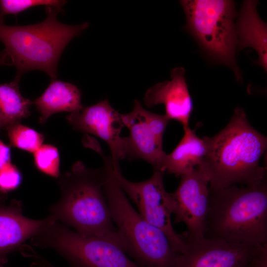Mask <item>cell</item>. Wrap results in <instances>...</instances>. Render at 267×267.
Returning <instances> with one entry per match:
<instances>
[{
	"label": "cell",
	"instance_id": "6",
	"mask_svg": "<svg viewBox=\"0 0 267 267\" xmlns=\"http://www.w3.org/2000/svg\"><path fill=\"white\" fill-rule=\"evenodd\" d=\"M180 2L187 29L202 49L214 60L229 67L236 80L241 81V72L235 59L237 38L234 1L184 0Z\"/></svg>",
	"mask_w": 267,
	"mask_h": 267
},
{
	"label": "cell",
	"instance_id": "23",
	"mask_svg": "<svg viewBox=\"0 0 267 267\" xmlns=\"http://www.w3.org/2000/svg\"><path fill=\"white\" fill-rule=\"evenodd\" d=\"M144 115L158 141L163 144V137L166 128L171 120L165 115H159L144 109Z\"/></svg>",
	"mask_w": 267,
	"mask_h": 267
},
{
	"label": "cell",
	"instance_id": "16",
	"mask_svg": "<svg viewBox=\"0 0 267 267\" xmlns=\"http://www.w3.org/2000/svg\"><path fill=\"white\" fill-rule=\"evenodd\" d=\"M184 130V135L170 154H166L163 171L176 177L186 174L200 166L207 152L205 137H199L195 130L189 127Z\"/></svg>",
	"mask_w": 267,
	"mask_h": 267
},
{
	"label": "cell",
	"instance_id": "3",
	"mask_svg": "<svg viewBox=\"0 0 267 267\" xmlns=\"http://www.w3.org/2000/svg\"><path fill=\"white\" fill-rule=\"evenodd\" d=\"M204 237L254 246L267 243V180L210 188Z\"/></svg>",
	"mask_w": 267,
	"mask_h": 267
},
{
	"label": "cell",
	"instance_id": "19",
	"mask_svg": "<svg viewBox=\"0 0 267 267\" xmlns=\"http://www.w3.org/2000/svg\"><path fill=\"white\" fill-rule=\"evenodd\" d=\"M11 145L34 153L42 145L44 135L35 130L15 123L6 127Z\"/></svg>",
	"mask_w": 267,
	"mask_h": 267
},
{
	"label": "cell",
	"instance_id": "7",
	"mask_svg": "<svg viewBox=\"0 0 267 267\" xmlns=\"http://www.w3.org/2000/svg\"><path fill=\"white\" fill-rule=\"evenodd\" d=\"M31 243L52 249L71 267H140L126 254L118 236L83 235L58 222L32 238Z\"/></svg>",
	"mask_w": 267,
	"mask_h": 267
},
{
	"label": "cell",
	"instance_id": "28",
	"mask_svg": "<svg viewBox=\"0 0 267 267\" xmlns=\"http://www.w3.org/2000/svg\"><path fill=\"white\" fill-rule=\"evenodd\" d=\"M2 127H3V126L2 124V123H1L0 122V129L1 128H2Z\"/></svg>",
	"mask_w": 267,
	"mask_h": 267
},
{
	"label": "cell",
	"instance_id": "18",
	"mask_svg": "<svg viewBox=\"0 0 267 267\" xmlns=\"http://www.w3.org/2000/svg\"><path fill=\"white\" fill-rule=\"evenodd\" d=\"M19 80L0 84V121L3 127L20 122L30 115L33 102L20 92Z\"/></svg>",
	"mask_w": 267,
	"mask_h": 267
},
{
	"label": "cell",
	"instance_id": "22",
	"mask_svg": "<svg viewBox=\"0 0 267 267\" xmlns=\"http://www.w3.org/2000/svg\"><path fill=\"white\" fill-rule=\"evenodd\" d=\"M22 182L19 170L11 162L0 168V192L6 193L17 189Z\"/></svg>",
	"mask_w": 267,
	"mask_h": 267
},
{
	"label": "cell",
	"instance_id": "20",
	"mask_svg": "<svg viewBox=\"0 0 267 267\" xmlns=\"http://www.w3.org/2000/svg\"><path fill=\"white\" fill-rule=\"evenodd\" d=\"M34 163L42 173L54 178L60 176L58 149L50 144L42 145L34 153Z\"/></svg>",
	"mask_w": 267,
	"mask_h": 267
},
{
	"label": "cell",
	"instance_id": "13",
	"mask_svg": "<svg viewBox=\"0 0 267 267\" xmlns=\"http://www.w3.org/2000/svg\"><path fill=\"white\" fill-rule=\"evenodd\" d=\"M185 69L176 67L171 72V80L159 83L149 88L143 98L148 107L162 104L165 115L179 122L183 129L189 128L193 102L185 77Z\"/></svg>",
	"mask_w": 267,
	"mask_h": 267
},
{
	"label": "cell",
	"instance_id": "2",
	"mask_svg": "<svg viewBox=\"0 0 267 267\" xmlns=\"http://www.w3.org/2000/svg\"><path fill=\"white\" fill-rule=\"evenodd\" d=\"M62 9L46 7V17L39 23L9 26L0 18V41L5 49L0 57L4 64L14 65L16 80L29 71L40 70L52 79L57 76L61 55L69 43L89 26L88 22L70 25L59 21L57 15Z\"/></svg>",
	"mask_w": 267,
	"mask_h": 267
},
{
	"label": "cell",
	"instance_id": "4",
	"mask_svg": "<svg viewBox=\"0 0 267 267\" xmlns=\"http://www.w3.org/2000/svg\"><path fill=\"white\" fill-rule=\"evenodd\" d=\"M59 200L48 215L76 232L86 235L118 236L103 189V169H91L76 162L59 177Z\"/></svg>",
	"mask_w": 267,
	"mask_h": 267
},
{
	"label": "cell",
	"instance_id": "26",
	"mask_svg": "<svg viewBox=\"0 0 267 267\" xmlns=\"http://www.w3.org/2000/svg\"><path fill=\"white\" fill-rule=\"evenodd\" d=\"M27 257H30L44 267H55L51 264L48 260L38 254L33 248L30 249L27 253Z\"/></svg>",
	"mask_w": 267,
	"mask_h": 267
},
{
	"label": "cell",
	"instance_id": "29",
	"mask_svg": "<svg viewBox=\"0 0 267 267\" xmlns=\"http://www.w3.org/2000/svg\"><path fill=\"white\" fill-rule=\"evenodd\" d=\"M3 197L0 195V200L2 199Z\"/></svg>",
	"mask_w": 267,
	"mask_h": 267
},
{
	"label": "cell",
	"instance_id": "1",
	"mask_svg": "<svg viewBox=\"0 0 267 267\" xmlns=\"http://www.w3.org/2000/svg\"><path fill=\"white\" fill-rule=\"evenodd\" d=\"M207 152L199 166L207 175L210 188L218 190L236 184L251 186L267 180L260 161L267 137L249 123L244 110H234L227 125L212 137L204 136Z\"/></svg>",
	"mask_w": 267,
	"mask_h": 267
},
{
	"label": "cell",
	"instance_id": "25",
	"mask_svg": "<svg viewBox=\"0 0 267 267\" xmlns=\"http://www.w3.org/2000/svg\"><path fill=\"white\" fill-rule=\"evenodd\" d=\"M10 147L0 139V168L11 161Z\"/></svg>",
	"mask_w": 267,
	"mask_h": 267
},
{
	"label": "cell",
	"instance_id": "12",
	"mask_svg": "<svg viewBox=\"0 0 267 267\" xmlns=\"http://www.w3.org/2000/svg\"><path fill=\"white\" fill-rule=\"evenodd\" d=\"M144 109L139 101L135 99L133 110L122 114L124 126L130 131L129 135L124 137L125 157L131 160L142 159L153 169L163 171V163L166 153L149 127Z\"/></svg>",
	"mask_w": 267,
	"mask_h": 267
},
{
	"label": "cell",
	"instance_id": "8",
	"mask_svg": "<svg viewBox=\"0 0 267 267\" xmlns=\"http://www.w3.org/2000/svg\"><path fill=\"white\" fill-rule=\"evenodd\" d=\"M112 174L127 196L136 205L141 217L165 234L177 254L184 252L187 246L184 238L176 232L172 223L171 195L164 187V172L153 169L149 178L139 182L125 178L120 167L112 166Z\"/></svg>",
	"mask_w": 267,
	"mask_h": 267
},
{
	"label": "cell",
	"instance_id": "15",
	"mask_svg": "<svg viewBox=\"0 0 267 267\" xmlns=\"http://www.w3.org/2000/svg\"><path fill=\"white\" fill-rule=\"evenodd\" d=\"M258 2L245 0L242 3L236 30L238 49L253 48L258 54L256 64L266 72L267 70V26L259 17L257 10Z\"/></svg>",
	"mask_w": 267,
	"mask_h": 267
},
{
	"label": "cell",
	"instance_id": "5",
	"mask_svg": "<svg viewBox=\"0 0 267 267\" xmlns=\"http://www.w3.org/2000/svg\"><path fill=\"white\" fill-rule=\"evenodd\" d=\"M103 189L121 246L140 267H173L177 254L165 234L144 220L133 207L104 161Z\"/></svg>",
	"mask_w": 267,
	"mask_h": 267
},
{
	"label": "cell",
	"instance_id": "27",
	"mask_svg": "<svg viewBox=\"0 0 267 267\" xmlns=\"http://www.w3.org/2000/svg\"><path fill=\"white\" fill-rule=\"evenodd\" d=\"M0 267H4L3 266V264L0 263ZM31 267H39L37 265V263L35 262H33L32 265H31Z\"/></svg>",
	"mask_w": 267,
	"mask_h": 267
},
{
	"label": "cell",
	"instance_id": "17",
	"mask_svg": "<svg viewBox=\"0 0 267 267\" xmlns=\"http://www.w3.org/2000/svg\"><path fill=\"white\" fill-rule=\"evenodd\" d=\"M33 103L40 113L39 122L44 123L52 114L60 112L74 113L81 110V94L74 85L52 79L44 93Z\"/></svg>",
	"mask_w": 267,
	"mask_h": 267
},
{
	"label": "cell",
	"instance_id": "9",
	"mask_svg": "<svg viewBox=\"0 0 267 267\" xmlns=\"http://www.w3.org/2000/svg\"><path fill=\"white\" fill-rule=\"evenodd\" d=\"M180 177L178 188L171 193L175 222L186 225V237L203 238L209 207V177L199 166Z\"/></svg>",
	"mask_w": 267,
	"mask_h": 267
},
{
	"label": "cell",
	"instance_id": "14",
	"mask_svg": "<svg viewBox=\"0 0 267 267\" xmlns=\"http://www.w3.org/2000/svg\"><path fill=\"white\" fill-rule=\"evenodd\" d=\"M20 201L12 200L8 205L0 204V263L47 226L53 222L48 216L41 220L28 218L23 214Z\"/></svg>",
	"mask_w": 267,
	"mask_h": 267
},
{
	"label": "cell",
	"instance_id": "10",
	"mask_svg": "<svg viewBox=\"0 0 267 267\" xmlns=\"http://www.w3.org/2000/svg\"><path fill=\"white\" fill-rule=\"evenodd\" d=\"M183 238L186 250L177 254L173 267H240L250 260L262 246L204 237Z\"/></svg>",
	"mask_w": 267,
	"mask_h": 267
},
{
	"label": "cell",
	"instance_id": "21",
	"mask_svg": "<svg viewBox=\"0 0 267 267\" xmlns=\"http://www.w3.org/2000/svg\"><path fill=\"white\" fill-rule=\"evenodd\" d=\"M66 2L58 0H0V18L8 14L16 15L27 9L39 5L62 9Z\"/></svg>",
	"mask_w": 267,
	"mask_h": 267
},
{
	"label": "cell",
	"instance_id": "11",
	"mask_svg": "<svg viewBox=\"0 0 267 267\" xmlns=\"http://www.w3.org/2000/svg\"><path fill=\"white\" fill-rule=\"evenodd\" d=\"M66 119L74 129L92 134L105 141L109 147L113 167H120V160L125 158L124 138L121 136L125 126L122 114L115 110L107 99L83 107L68 115Z\"/></svg>",
	"mask_w": 267,
	"mask_h": 267
},
{
	"label": "cell",
	"instance_id": "24",
	"mask_svg": "<svg viewBox=\"0 0 267 267\" xmlns=\"http://www.w3.org/2000/svg\"><path fill=\"white\" fill-rule=\"evenodd\" d=\"M240 267H267V243L248 262Z\"/></svg>",
	"mask_w": 267,
	"mask_h": 267
}]
</instances>
